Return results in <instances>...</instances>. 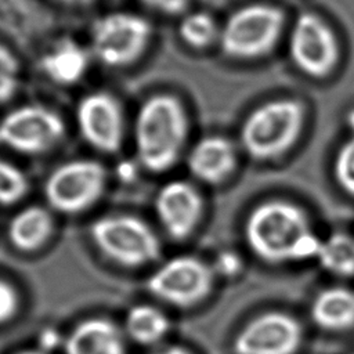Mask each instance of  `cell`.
Listing matches in <instances>:
<instances>
[{
	"instance_id": "6da1fadb",
	"label": "cell",
	"mask_w": 354,
	"mask_h": 354,
	"mask_svg": "<svg viewBox=\"0 0 354 354\" xmlns=\"http://www.w3.org/2000/svg\"><path fill=\"white\" fill-rule=\"evenodd\" d=\"M245 239L253 254L268 264L315 259L322 242L303 209L282 199L253 207L245 221Z\"/></svg>"
},
{
	"instance_id": "7a4b0ae2",
	"label": "cell",
	"mask_w": 354,
	"mask_h": 354,
	"mask_svg": "<svg viewBox=\"0 0 354 354\" xmlns=\"http://www.w3.org/2000/svg\"><path fill=\"white\" fill-rule=\"evenodd\" d=\"M189 119L181 100L170 93L149 95L134 119V148L141 166L151 173L170 170L181 156Z\"/></svg>"
},
{
	"instance_id": "3957f363",
	"label": "cell",
	"mask_w": 354,
	"mask_h": 354,
	"mask_svg": "<svg viewBox=\"0 0 354 354\" xmlns=\"http://www.w3.org/2000/svg\"><path fill=\"white\" fill-rule=\"evenodd\" d=\"M304 124L303 104L295 98H275L254 108L243 120L239 141L256 160L282 156L299 140Z\"/></svg>"
},
{
	"instance_id": "277c9868",
	"label": "cell",
	"mask_w": 354,
	"mask_h": 354,
	"mask_svg": "<svg viewBox=\"0 0 354 354\" xmlns=\"http://www.w3.org/2000/svg\"><path fill=\"white\" fill-rule=\"evenodd\" d=\"M285 24L278 7L256 3L235 10L220 28L221 51L235 59L264 57L277 46Z\"/></svg>"
},
{
	"instance_id": "5b68a950",
	"label": "cell",
	"mask_w": 354,
	"mask_h": 354,
	"mask_svg": "<svg viewBox=\"0 0 354 354\" xmlns=\"http://www.w3.org/2000/svg\"><path fill=\"white\" fill-rule=\"evenodd\" d=\"M152 37L148 19L127 11L100 17L91 29V53L108 68L136 64L147 51Z\"/></svg>"
},
{
	"instance_id": "8992f818",
	"label": "cell",
	"mask_w": 354,
	"mask_h": 354,
	"mask_svg": "<svg viewBox=\"0 0 354 354\" xmlns=\"http://www.w3.org/2000/svg\"><path fill=\"white\" fill-rule=\"evenodd\" d=\"M90 235L98 249L113 261L136 267L158 259L160 243L152 228L131 214H108L97 218Z\"/></svg>"
},
{
	"instance_id": "52a82bcc",
	"label": "cell",
	"mask_w": 354,
	"mask_h": 354,
	"mask_svg": "<svg viewBox=\"0 0 354 354\" xmlns=\"http://www.w3.org/2000/svg\"><path fill=\"white\" fill-rule=\"evenodd\" d=\"M105 166L94 159H73L55 167L46 178L44 196L59 213L76 214L91 207L104 194Z\"/></svg>"
},
{
	"instance_id": "ba28073f",
	"label": "cell",
	"mask_w": 354,
	"mask_h": 354,
	"mask_svg": "<svg viewBox=\"0 0 354 354\" xmlns=\"http://www.w3.org/2000/svg\"><path fill=\"white\" fill-rule=\"evenodd\" d=\"M64 136L62 118L44 105H21L0 119V145L19 153L39 155L47 152Z\"/></svg>"
},
{
	"instance_id": "9c48e42d",
	"label": "cell",
	"mask_w": 354,
	"mask_h": 354,
	"mask_svg": "<svg viewBox=\"0 0 354 354\" xmlns=\"http://www.w3.org/2000/svg\"><path fill=\"white\" fill-rule=\"evenodd\" d=\"M289 55L304 75L328 76L339 61V43L330 26L313 12L300 14L289 33Z\"/></svg>"
},
{
	"instance_id": "30bf717a",
	"label": "cell",
	"mask_w": 354,
	"mask_h": 354,
	"mask_svg": "<svg viewBox=\"0 0 354 354\" xmlns=\"http://www.w3.org/2000/svg\"><path fill=\"white\" fill-rule=\"evenodd\" d=\"M213 270L194 256H177L160 266L148 279V290L178 307L192 306L212 290Z\"/></svg>"
},
{
	"instance_id": "8fae6325",
	"label": "cell",
	"mask_w": 354,
	"mask_h": 354,
	"mask_svg": "<svg viewBox=\"0 0 354 354\" xmlns=\"http://www.w3.org/2000/svg\"><path fill=\"white\" fill-rule=\"evenodd\" d=\"M303 328L283 311L270 310L253 317L234 340L235 354H296L301 347Z\"/></svg>"
},
{
	"instance_id": "7c38bea8",
	"label": "cell",
	"mask_w": 354,
	"mask_h": 354,
	"mask_svg": "<svg viewBox=\"0 0 354 354\" xmlns=\"http://www.w3.org/2000/svg\"><path fill=\"white\" fill-rule=\"evenodd\" d=\"M76 123L83 140L104 153H116L124 136L123 108L119 100L106 91H93L80 98L76 106Z\"/></svg>"
},
{
	"instance_id": "4fadbf2b",
	"label": "cell",
	"mask_w": 354,
	"mask_h": 354,
	"mask_svg": "<svg viewBox=\"0 0 354 354\" xmlns=\"http://www.w3.org/2000/svg\"><path fill=\"white\" fill-rule=\"evenodd\" d=\"M155 212L167 235L180 241L198 227L203 213V199L191 183L171 180L158 191Z\"/></svg>"
},
{
	"instance_id": "5bb4252c",
	"label": "cell",
	"mask_w": 354,
	"mask_h": 354,
	"mask_svg": "<svg viewBox=\"0 0 354 354\" xmlns=\"http://www.w3.org/2000/svg\"><path fill=\"white\" fill-rule=\"evenodd\" d=\"M236 160L235 145L227 137L213 134L194 144L187 156V167L196 180L217 185L234 173Z\"/></svg>"
},
{
	"instance_id": "9a60e30c",
	"label": "cell",
	"mask_w": 354,
	"mask_h": 354,
	"mask_svg": "<svg viewBox=\"0 0 354 354\" xmlns=\"http://www.w3.org/2000/svg\"><path fill=\"white\" fill-rule=\"evenodd\" d=\"M66 354H124V340L119 328L104 318H90L76 325L66 342Z\"/></svg>"
},
{
	"instance_id": "2e32d148",
	"label": "cell",
	"mask_w": 354,
	"mask_h": 354,
	"mask_svg": "<svg viewBox=\"0 0 354 354\" xmlns=\"http://www.w3.org/2000/svg\"><path fill=\"white\" fill-rule=\"evenodd\" d=\"M87 50L71 37L54 43L40 58V69L57 84L77 83L88 69Z\"/></svg>"
},
{
	"instance_id": "e0dca14e",
	"label": "cell",
	"mask_w": 354,
	"mask_h": 354,
	"mask_svg": "<svg viewBox=\"0 0 354 354\" xmlns=\"http://www.w3.org/2000/svg\"><path fill=\"white\" fill-rule=\"evenodd\" d=\"M314 324L328 332H343L354 328V290L346 286L321 289L310 306Z\"/></svg>"
},
{
	"instance_id": "ac0fdd59",
	"label": "cell",
	"mask_w": 354,
	"mask_h": 354,
	"mask_svg": "<svg viewBox=\"0 0 354 354\" xmlns=\"http://www.w3.org/2000/svg\"><path fill=\"white\" fill-rule=\"evenodd\" d=\"M54 220L51 213L39 205L21 209L8 223V238L19 250L30 252L40 248L51 235Z\"/></svg>"
},
{
	"instance_id": "d6986e66",
	"label": "cell",
	"mask_w": 354,
	"mask_h": 354,
	"mask_svg": "<svg viewBox=\"0 0 354 354\" xmlns=\"http://www.w3.org/2000/svg\"><path fill=\"white\" fill-rule=\"evenodd\" d=\"M124 328L133 340L141 344H152L167 333L170 321L159 308L149 304H138L129 310Z\"/></svg>"
},
{
	"instance_id": "ffe728a7",
	"label": "cell",
	"mask_w": 354,
	"mask_h": 354,
	"mask_svg": "<svg viewBox=\"0 0 354 354\" xmlns=\"http://www.w3.org/2000/svg\"><path fill=\"white\" fill-rule=\"evenodd\" d=\"M317 261L329 274L339 278L354 277V238L335 232L321 242Z\"/></svg>"
},
{
	"instance_id": "44dd1931",
	"label": "cell",
	"mask_w": 354,
	"mask_h": 354,
	"mask_svg": "<svg viewBox=\"0 0 354 354\" xmlns=\"http://www.w3.org/2000/svg\"><path fill=\"white\" fill-rule=\"evenodd\" d=\"M180 39L191 48L203 50L218 41L220 26L213 15L206 11L187 14L178 25Z\"/></svg>"
},
{
	"instance_id": "7402d4cb",
	"label": "cell",
	"mask_w": 354,
	"mask_h": 354,
	"mask_svg": "<svg viewBox=\"0 0 354 354\" xmlns=\"http://www.w3.org/2000/svg\"><path fill=\"white\" fill-rule=\"evenodd\" d=\"M29 191L25 173L14 163L0 158V205H14Z\"/></svg>"
},
{
	"instance_id": "603a6c76",
	"label": "cell",
	"mask_w": 354,
	"mask_h": 354,
	"mask_svg": "<svg viewBox=\"0 0 354 354\" xmlns=\"http://www.w3.org/2000/svg\"><path fill=\"white\" fill-rule=\"evenodd\" d=\"M333 174L339 187L354 196V134L337 149L333 162Z\"/></svg>"
},
{
	"instance_id": "cb8c5ba5",
	"label": "cell",
	"mask_w": 354,
	"mask_h": 354,
	"mask_svg": "<svg viewBox=\"0 0 354 354\" xmlns=\"http://www.w3.org/2000/svg\"><path fill=\"white\" fill-rule=\"evenodd\" d=\"M19 62L6 46L0 44V104L7 102L18 90Z\"/></svg>"
},
{
	"instance_id": "d4e9b609",
	"label": "cell",
	"mask_w": 354,
	"mask_h": 354,
	"mask_svg": "<svg viewBox=\"0 0 354 354\" xmlns=\"http://www.w3.org/2000/svg\"><path fill=\"white\" fill-rule=\"evenodd\" d=\"M18 295L15 289L7 282L0 279V324L11 319L18 308Z\"/></svg>"
},
{
	"instance_id": "484cf974",
	"label": "cell",
	"mask_w": 354,
	"mask_h": 354,
	"mask_svg": "<svg viewBox=\"0 0 354 354\" xmlns=\"http://www.w3.org/2000/svg\"><path fill=\"white\" fill-rule=\"evenodd\" d=\"M138 1L156 12H160L165 15H178L187 10L189 0H138Z\"/></svg>"
},
{
	"instance_id": "4316f807",
	"label": "cell",
	"mask_w": 354,
	"mask_h": 354,
	"mask_svg": "<svg viewBox=\"0 0 354 354\" xmlns=\"http://www.w3.org/2000/svg\"><path fill=\"white\" fill-rule=\"evenodd\" d=\"M239 267H241L239 259L234 253H224L218 257L217 268L227 275H234L239 270Z\"/></svg>"
},
{
	"instance_id": "83f0119b",
	"label": "cell",
	"mask_w": 354,
	"mask_h": 354,
	"mask_svg": "<svg viewBox=\"0 0 354 354\" xmlns=\"http://www.w3.org/2000/svg\"><path fill=\"white\" fill-rule=\"evenodd\" d=\"M153 354H191L188 350H185L184 347H178V346H170L166 348H162Z\"/></svg>"
},
{
	"instance_id": "f1b7e54d",
	"label": "cell",
	"mask_w": 354,
	"mask_h": 354,
	"mask_svg": "<svg viewBox=\"0 0 354 354\" xmlns=\"http://www.w3.org/2000/svg\"><path fill=\"white\" fill-rule=\"evenodd\" d=\"M57 1L64 3V4H69V6H80V4H87L91 0H57Z\"/></svg>"
},
{
	"instance_id": "f546056e",
	"label": "cell",
	"mask_w": 354,
	"mask_h": 354,
	"mask_svg": "<svg viewBox=\"0 0 354 354\" xmlns=\"http://www.w3.org/2000/svg\"><path fill=\"white\" fill-rule=\"evenodd\" d=\"M347 120H348V126H350V129H351V134H354V111L350 112Z\"/></svg>"
},
{
	"instance_id": "4dcf8cb0",
	"label": "cell",
	"mask_w": 354,
	"mask_h": 354,
	"mask_svg": "<svg viewBox=\"0 0 354 354\" xmlns=\"http://www.w3.org/2000/svg\"><path fill=\"white\" fill-rule=\"evenodd\" d=\"M17 354H43L40 351H33V350H29V351H21V353H17Z\"/></svg>"
},
{
	"instance_id": "1f68e13d",
	"label": "cell",
	"mask_w": 354,
	"mask_h": 354,
	"mask_svg": "<svg viewBox=\"0 0 354 354\" xmlns=\"http://www.w3.org/2000/svg\"><path fill=\"white\" fill-rule=\"evenodd\" d=\"M353 354H354V353H353Z\"/></svg>"
}]
</instances>
